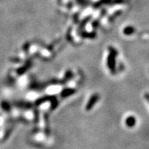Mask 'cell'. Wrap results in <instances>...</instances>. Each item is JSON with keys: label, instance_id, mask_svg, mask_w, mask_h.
I'll use <instances>...</instances> for the list:
<instances>
[{"label": "cell", "instance_id": "1", "mask_svg": "<svg viewBox=\"0 0 149 149\" xmlns=\"http://www.w3.org/2000/svg\"><path fill=\"white\" fill-rule=\"evenodd\" d=\"M127 124L128 126H132L134 124H135V120H134V118H132V117H130V118L128 119L127 120Z\"/></svg>", "mask_w": 149, "mask_h": 149}]
</instances>
